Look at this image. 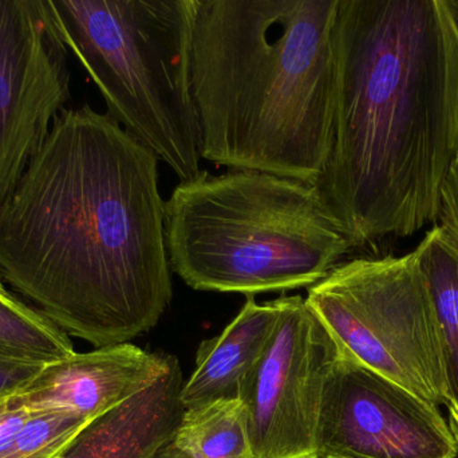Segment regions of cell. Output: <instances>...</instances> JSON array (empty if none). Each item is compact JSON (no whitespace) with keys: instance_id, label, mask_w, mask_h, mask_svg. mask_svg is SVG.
<instances>
[{"instance_id":"6da1fadb","label":"cell","mask_w":458,"mask_h":458,"mask_svg":"<svg viewBox=\"0 0 458 458\" xmlns=\"http://www.w3.org/2000/svg\"><path fill=\"white\" fill-rule=\"evenodd\" d=\"M0 276L96 349L155 328L174 296L158 159L107 113L64 108L0 206Z\"/></svg>"},{"instance_id":"7a4b0ae2","label":"cell","mask_w":458,"mask_h":458,"mask_svg":"<svg viewBox=\"0 0 458 458\" xmlns=\"http://www.w3.org/2000/svg\"><path fill=\"white\" fill-rule=\"evenodd\" d=\"M458 155V21L446 0H341L319 195L352 246L437 223Z\"/></svg>"},{"instance_id":"3957f363","label":"cell","mask_w":458,"mask_h":458,"mask_svg":"<svg viewBox=\"0 0 458 458\" xmlns=\"http://www.w3.org/2000/svg\"><path fill=\"white\" fill-rule=\"evenodd\" d=\"M341 0H196L201 159L315 185L333 139Z\"/></svg>"},{"instance_id":"277c9868","label":"cell","mask_w":458,"mask_h":458,"mask_svg":"<svg viewBox=\"0 0 458 458\" xmlns=\"http://www.w3.org/2000/svg\"><path fill=\"white\" fill-rule=\"evenodd\" d=\"M165 244L188 287L248 298L312 287L354 249L314 185L245 169L180 182Z\"/></svg>"},{"instance_id":"5b68a950","label":"cell","mask_w":458,"mask_h":458,"mask_svg":"<svg viewBox=\"0 0 458 458\" xmlns=\"http://www.w3.org/2000/svg\"><path fill=\"white\" fill-rule=\"evenodd\" d=\"M74 54L117 121L180 182L201 174L192 93L196 0H47Z\"/></svg>"},{"instance_id":"8992f818","label":"cell","mask_w":458,"mask_h":458,"mask_svg":"<svg viewBox=\"0 0 458 458\" xmlns=\"http://www.w3.org/2000/svg\"><path fill=\"white\" fill-rule=\"evenodd\" d=\"M307 306L342 351L433 405H445L435 307L416 250L336 265Z\"/></svg>"},{"instance_id":"52a82bcc","label":"cell","mask_w":458,"mask_h":458,"mask_svg":"<svg viewBox=\"0 0 458 458\" xmlns=\"http://www.w3.org/2000/svg\"><path fill=\"white\" fill-rule=\"evenodd\" d=\"M275 304L271 338L239 393L253 458H319L323 394L341 347L306 298Z\"/></svg>"},{"instance_id":"ba28073f","label":"cell","mask_w":458,"mask_h":458,"mask_svg":"<svg viewBox=\"0 0 458 458\" xmlns=\"http://www.w3.org/2000/svg\"><path fill=\"white\" fill-rule=\"evenodd\" d=\"M67 54L47 0H0V206L72 99Z\"/></svg>"},{"instance_id":"9c48e42d","label":"cell","mask_w":458,"mask_h":458,"mask_svg":"<svg viewBox=\"0 0 458 458\" xmlns=\"http://www.w3.org/2000/svg\"><path fill=\"white\" fill-rule=\"evenodd\" d=\"M438 406L342 351L326 382L319 458H456Z\"/></svg>"},{"instance_id":"30bf717a","label":"cell","mask_w":458,"mask_h":458,"mask_svg":"<svg viewBox=\"0 0 458 458\" xmlns=\"http://www.w3.org/2000/svg\"><path fill=\"white\" fill-rule=\"evenodd\" d=\"M169 354L131 343L97 349L43 366L37 376L2 401L4 409L54 410L88 421L98 419L149 386L168 366Z\"/></svg>"},{"instance_id":"8fae6325","label":"cell","mask_w":458,"mask_h":458,"mask_svg":"<svg viewBox=\"0 0 458 458\" xmlns=\"http://www.w3.org/2000/svg\"><path fill=\"white\" fill-rule=\"evenodd\" d=\"M182 385L179 359L171 355L157 379L89 422L59 458H156L182 422Z\"/></svg>"},{"instance_id":"7c38bea8","label":"cell","mask_w":458,"mask_h":458,"mask_svg":"<svg viewBox=\"0 0 458 458\" xmlns=\"http://www.w3.org/2000/svg\"><path fill=\"white\" fill-rule=\"evenodd\" d=\"M275 322V300L258 304L250 296L219 336L201 341L193 373L180 393L184 410L239 398L242 382L266 350Z\"/></svg>"},{"instance_id":"4fadbf2b","label":"cell","mask_w":458,"mask_h":458,"mask_svg":"<svg viewBox=\"0 0 458 458\" xmlns=\"http://www.w3.org/2000/svg\"><path fill=\"white\" fill-rule=\"evenodd\" d=\"M414 250L435 307L449 428L458 444V244L436 225Z\"/></svg>"},{"instance_id":"5bb4252c","label":"cell","mask_w":458,"mask_h":458,"mask_svg":"<svg viewBox=\"0 0 458 458\" xmlns=\"http://www.w3.org/2000/svg\"><path fill=\"white\" fill-rule=\"evenodd\" d=\"M74 354L69 335L13 295L0 276V360L47 366Z\"/></svg>"},{"instance_id":"9a60e30c","label":"cell","mask_w":458,"mask_h":458,"mask_svg":"<svg viewBox=\"0 0 458 458\" xmlns=\"http://www.w3.org/2000/svg\"><path fill=\"white\" fill-rule=\"evenodd\" d=\"M172 443L191 458H253L239 398L184 410Z\"/></svg>"},{"instance_id":"2e32d148","label":"cell","mask_w":458,"mask_h":458,"mask_svg":"<svg viewBox=\"0 0 458 458\" xmlns=\"http://www.w3.org/2000/svg\"><path fill=\"white\" fill-rule=\"evenodd\" d=\"M89 422L64 411L3 408L0 458H59Z\"/></svg>"},{"instance_id":"e0dca14e","label":"cell","mask_w":458,"mask_h":458,"mask_svg":"<svg viewBox=\"0 0 458 458\" xmlns=\"http://www.w3.org/2000/svg\"><path fill=\"white\" fill-rule=\"evenodd\" d=\"M458 244V155L441 191L437 223Z\"/></svg>"},{"instance_id":"ac0fdd59","label":"cell","mask_w":458,"mask_h":458,"mask_svg":"<svg viewBox=\"0 0 458 458\" xmlns=\"http://www.w3.org/2000/svg\"><path fill=\"white\" fill-rule=\"evenodd\" d=\"M43 366L23 365V363L0 360V401L5 400L19 387L39 373Z\"/></svg>"},{"instance_id":"d6986e66","label":"cell","mask_w":458,"mask_h":458,"mask_svg":"<svg viewBox=\"0 0 458 458\" xmlns=\"http://www.w3.org/2000/svg\"><path fill=\"white\" fill-rule=\"evenodd\" d=\"M156 458H191L188 454H185L184 452L180 451L177 446H174V443L166 445L160 454L156 456Z\"/></svg>"},{"instance_id":"ffe728a7","label":"cell","mask_w":458,"mask_h":458,"mask_svg":"<svg viewBox=\"0 0 458 458\" xmlns=\"http://www.w3.org/2000/svg\"><path fill=\"white\" fill-rule=\"evenodd\" d=\"M449 7H451L452 13H454L458 21V0H446Z\"/></svg>"},{"instance_id":"44dd1931","label":"cell","mask_w":458,"mask_h":458,"mask_svg":"<svg viewBox=\"0 0 458 458\" xmlns=\"http://www.w3.org/2000/svg\"><path fill=\"white\" fill-rule=\"evenodd\" d=\"M3 406H2V401H0V411H2Z\"/></svg>"}]
</instances>
